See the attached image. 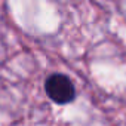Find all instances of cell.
I'll return each instance as SVG.
<instances>
[{
  "label": "cell",
  "instance_id": "cell-1",
  "mask_svg": "<svg viewBox=\"0 0 126 126\" xmlns=\"http://www.w3.org/2000/svg\"><path fill=\"white\" fill-rule=\"evenodd\" d=\"M46 95L56 104H70L76 98V88L71 79L65 74L55 73L46 79L45 83Z\"/></svg>",
  "mask_w": 126,
  "mask_h": 126
}]
</instances>
